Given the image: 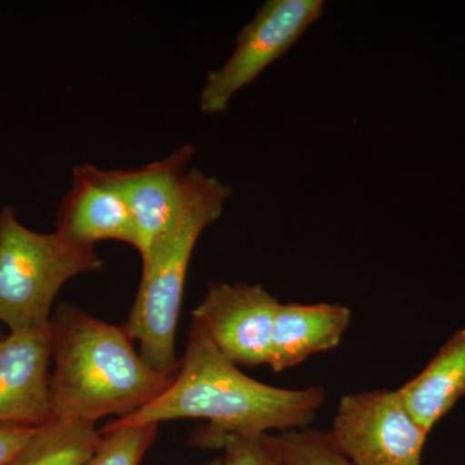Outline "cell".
<instances>
[{
  "label": "cell",
  "mask_w": 465,
  "mask_h": 465,
  "mask_svg": "<svg viewBox=\"0 0 465 465\" xmlns=\"http://www.w3.org/2000/svg\"><path fill=\"white\" fill-rule=\"evenodd\" d=\"M326 401L321 387L287 390L244 374L193 322L185 353L166 390L116 424H161L195 419L207 424L195 430L191 445L217 449L229 436H264L305 430Z\"/></svg>",
  "instance_id": "obj_1"
},
{
  "label": "cell",
  "mask_w": 465,
  "mask_h": 465,
  "mask_svg": "<svg viewBox=\"0 0 465 465\" xmlns=\"http://www.w3.org/2000/svg\"><path fill=\"white\" fill-rule=\"evenodd\" d=\"M52 420H81L134 414L157 399L173 376L161 374L134 347L124 326L90 316L63 302L50 321Z\"/></svg>",
  "instance_id": "obj_2"
},
{
  "label": "cell",
  "mask_w": 465,
  "mask_h": 465,
  "mask_svg": "<svg viewBox=\"0 0 465 465\" xmlns=\"http://www.w3.org/2000/svg\"><path fill=\"white\" fill-rule=\"evenodd\" d=\"M231 195V188L216 177L189 170L176 216L142 258V281L124 329L146 363L161 374L173 376L179 369L176 331L193 252Z\"/></svg>",
  "instance_id": "obj_3"
},
{
  "label": "cell",
  "mask_w": 465,
  "mask_h": 465,
  "mask_svg": "<svg viewBox=\"0 0 465 465\" xmlns=\"http://www.w3.org/2000/svg\"><path fill=\"white\" fill-rule=\"evenodd\" d=\"M96 250L54 232L26 228L11 206L0 210V324L9 332L50 324L58 292L78 275L100 271Z\"/></svg>",
  "instance_id": "obj_4"
},
{
  "label": "cell",
  "mask_w": 465,
  "mask_h": 465,
  "mask_svg": "<svg viewBox=\"0 0 465 465\" xmlns=\"http://www.w3.org/2000/svg\"><path fill=\"white\" fill-rule=\"evenodd\" d=\"M323 0H268L238 33L231 57L208 73L200 94L207 115L224 114L238 92L255 82L322 18Z\"/></svg>",
  "instance_id": "obj_5"
},
{
  "label": "cell",
  "mask_w": 465,
  "mask_h": 465,
  "mask_svg": "<svg viewBox=\"0 0 465 465\" xmlns=\"http://www.w3.org/2000/svg\"><path fill=\"white\" fill-rule=\"evenodd\" d=\"M326 433L351 465H421L430 434L390 390L342 396Z\"/></svg>",
  "instance_id": "obj_6"
},
{
  "label": "cell",
  "mask_w": 465,
  "mask_h": 465,
  "mask_svg": "<svg viewBox=\"0 0 465 465\" xmlns=\"http://www.w3.org/2000/svg\"><path fill=\"white\" fill-rule=\"evenodd\" d=\"M278 305L262 284L211 282L193 322L235 365L269 366Z\"/></svg>",
  "instance_id": "obj_7"
},
{
  "label": "cell",
  "mask_w": 465,
  "mask_h": 465,
  "mask_svg": "<svg viewBox=\"0 0 465 465\" xmlns=\"http://www.w3.org/2000/svg\"><path fill=\"white\" fill-rule=\"evenodd\" d=\"M51 361L50 324L0 339V425L51 423Z\"/></svg>",
  "instance_id": "obj_8"
},
{
  "label": "cell",
  "mask_w": 465,
  "mask_h": 465,
  "mask_svg": "<svg viewBox=\"0 0 465 465\" xmlns=\"http://www.w3.org/2000/svg\"><path fill=\"white\" fill-rule=\"evenodd\" d=\"M56 217L57 234L78 246L94 249L101 241H118L136 249L133 216L115 170L74 167L72 188L58 203Z\"/></svg>",
  "instance_id": "obj_9"
},
{
  "label": "cell",
  "mask_w": 465,
  "mask_h": 465,
  "mask_svg": "<svg viewBox=\"0 0 465 465\" xmlns=\"http://www.w3.org/2000/svg\"><path fill=\"white\" fill-rule=\"evenodd\" d=\"M195 148L185 143L161 161L139 170H115L136 232V250L145 255L176 216Z\"/></svg>",
  "instance_id": "obj_10"
},
{
  "label": "cell",
  "mask_w": 465,
  "mask_h": 465,
  "mask_svg": "<svg viewBox=\"0 0 465 465\" xmlns=\"http://www.w3.org/2000/svg\"><path fill=\"white\" fill-rule=\"evenodd\" d=\"M351 321V309L344 305L280 302L272 332V371L280 374L312 356L332 351L341 344Z\"/></svg>",
  "instance_id": "obj_11"
},
{
  "label": "cell",
  "mask_w": 465,
  "mask_h": 465,
  "mask_svg": "<svg viewBox=\"0 0 465 465\" xmlns=\"http://www.w3.org/2000/svg\"><path fill=\"white\" fill-rule=\"evenodd\" d=\"M397 391L416 421L432 432L465 397V327L449 339L420 374Z\"/></svg>",
  "instance_id": "obj_12"
},
{
  "label": "cell",
  "mask_w": 465,
  "mask_h": 465,
  "mask_svg": "<svg viewBox=\"0 0 465 465\" xmlns=\"http://www.w3.org/2000/svg\"><path fill=\"white\" fill-rule=\"evenodd\" d=\"M101 440L96 424L52 420L5 465H84Z\"/></svg>",
  "instance_id": "obj_13"
},
{
  "label": "cell",
  "mask_w": 465,
  "mask_h": 465,
  "mask_svg": "<svg viewBox=\"0 0 465 465\" xmlns=\"http://www.w3.org/2000/svg\"><path fill=\"white\" fill-rule=\"evenodd\" d=\"M158 424L125 425L112 421L100 430L96 451L84 465H140L155 442Z\"/></svg>",
  "instance_id": "obj_14"
},
{
  "label": "cell",
  "mask_w": 465,
  "mask_h": 465,
  "mask_svg": "<svg viewBox=\"0 0 465 465\" xmlns=\"http://www.w3.org/2000/svg\"><path fill=\"white\" fill-rule=\"evenodd\" d=\"M266 440L281 465H351L321 430L305 428L266 434Z\"/></svg>",
  "instance_id": "obj_15"
},
{
  "label": "cell",
  "mask_w": 465,
  "mask_h": 465,
  "mask_svg": "<svg viewBox=\"0 0 465 465\" xmlns=\"http://www.w3.org/2000/svg\"><path fill=\"white\" fill-rule=\"evenodd\" d=\"M217 450L224 451L222 465H281L264 436H229Z\"/></svg>",
  "instance_id": "obj_16"
},
{
  "label": "cell",
  "mask_w": 465,
  "mask_h": 465,
  "mask_svg": "<svg viewBox=\"0 0 465 465\" xmlns=\"http://www.w3.org/2000/svg\"><path fill=\"white\" fill-rule=\"evenodd\" d=\"M34 428L0 425V465L7 464L36 433Z\"/></svg>",
  "instance_id": "obj_17"
},
{
  "label": "cell",
  "mask_w": 465,
  "mask_h": 465,
  "mask_svg": "<svg viewBox=\"0 0 465 465\" xmlns=\"http://www.w3.org/2000/svg\"><path fill=\"white\" fill-rule=\"evenodd\" d=\"M223 460L222 458L213 459V460H211L210 463L206 465H222Z\"/></svg>",
  "instance_id": "obj_18"
},
{
  "label": "cell",
  "mask_w": 465,
  "mask_h": 465,
  "mask_svg": "<svg viewBox=\"0 0 465 465\" xmlns=\"http://www.w3.org/2000/svg\"><path fill=\"white\" fill-rule=\"evenodd\" d=\"M3 336H5V335H3L2 329H0V339H2Z\"/></svg>",
  "instance_id": "obj_19"
}]
</instances>
